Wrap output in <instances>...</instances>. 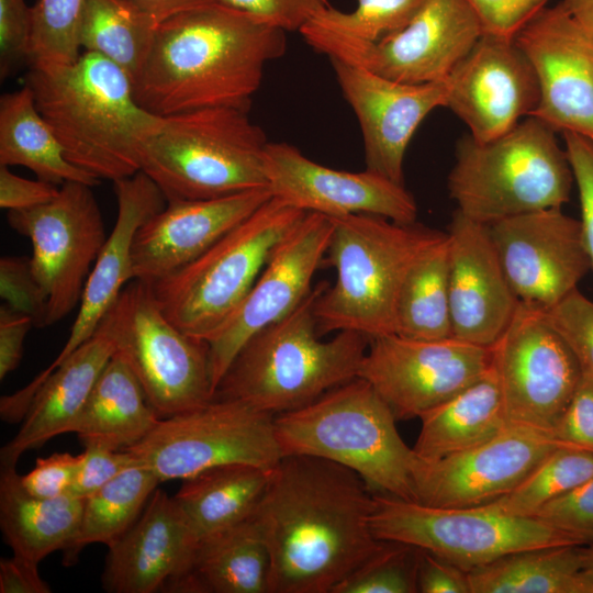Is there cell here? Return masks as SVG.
Segmentation results:
<instances>
[{
  "label": "cell",
  "instance_id": "cell-1",
  "mask_svg": "<svg viewBox=\"0 0 593 593\" xmlns=\"http://www.w3.org/2000/svg\"><path fill=\"white\" fill-rule=\"evenodd\" d=\"M376 493L355 471L306 455L271 470L249 517L270 555V593H333L384 545L371 530Z\"/></svg>",
  "mask_w": 593,
  "mask_h": 593
},
{
  "label": "cell",
  "instance_id": "cell-2",
  "mask_svg": "<svg viewBox=\"0 0 593 593\" xmlns=\"http://www.w3.org/2000/svg\"><path fill=\"white\" fill-rule=\"evenodd\" d=\"M287 32L221 1L160 22L133 80L137 103L157 116L204 108L249 111Z\"/></svg>",
  "mask_w": 593,
  "mask_h": 593
},
{
  "label": "cell",
  "instance_id": "cell-3",
  "mask_svg": "<svg viewBox=\"0 0 593 593\" xmlns=\"http://www.w3.org/2000/svg\"><path fill=\"white\" fill-rule=\"evenodd\" d=\"M25 85L74 165L113 182L139 171L141 146L161 116L137 103L122 68L82 52L67 66L31 68Z\"/></svg>",
  "mask_w": 593,
  "mask_h": 593
},
{
  "label": "cell",
  "instance_id": "cell-4",
  "mask_svg": "<svg viewBox=\"0 0 593 593\" xmlns=\"http://www.w3.org/2000/svg\"><path fill=\"white\" fill-rule=\"evenodd\" d=\"M322 282L288 315L238 351L213 399L244 401L272 415L303 407L358 377L369 338L350 331L320 339L314 302Z\"/></svg>",
  "mask_w": 593,
  "mask_h": 593
},
{
  "label": "cell",
  "instance_id": "cell-5",
  "mask_svg": "<svg viewBox=\"0 0 593 593\" xmlns=\"http://www.w3.org/2000/svg\"><path fill=\"white\" fill-rule=\"evenodd\" d=\"M329 219L323 265L335 269L336 279L314 302L318 333L350 331L369 339L395 334L404 279L417 258L446 233L370 214Z\"/></svg>",
  "mask_w": 593,
  "mask_h": 593
},
{
  "label": "cell",
  "instance_id": "cell-6",
  "mask_svg": "<svg viewBox=\"0 0 593 593\" xmlns=\"http://www.w3.org/2000/svg\"><path fill=\"white\" fill-rule=\"evenodd\" d=\"M395 422L373 387L357 377L303 407L276 415L275 432L283 456L336 462L359 474L374 493L414 501L416 457Z\"/></svg>",
  "mask_w": 593,
  "mask_h": 593
},
{
  "label": "cell",
  "instance_id": "cell-7",
  "mask_svg": "<svg viewBox=\"0 0 593 593\" xmlns=\"http://www.w3.org/2000/svg\"><path fill=\"white\" fill-rule=\"evenodd\" d=\"M249 111L219 107L161 116L139 149V171L167 202L225 197L268 187V144Z\"/></svg>",
  "mask_w": 593,
  "mask_h": 593
},
{
  "label": "cell",
  "instance_id": "cell-8",
  "mask_svg": "<svg viewBox=\"0 0 593 593\" xmlns=\"http://www.w3.org/2000/svg\"><path fill=\"white\" fill-rule=\"evenodd\" d=\"M555 133L530 115L489 142L462 136L447 179L456 210L489 225L518 214L562 208L574 179Z\"/></svg>",
  "mask_w": 593,
  "mask_h": 593
},
{
  "label": "cell",
  "instance_id": "cell-9",
  "mask_svg": "<svg viewBox=\"0 0 593 593\" xmlns=\"http://www.w3.org/2000/svg\"><path fill=\"white\" fill-rule=\"evenodd\" d=\"M306 212L271 197L201 255L149 283L167 318L208 342L245 299L275 246Z\"/></svg>",
  "mask_w": 593,
  "mask_h": 593
},
{
  "label": "cell",
  "instance_id": "cell-10",
  "mask_svg": "<svg viewBox=\"0 0 593 593\" xmlns=\"http://www.w3.org/2000/svg\"><path fill=\"white\" fill-rule=\"evenodd\" d=\"M97 331L112 342L114 353L133 371L160 418L213 399L208 343L167 318L149 283L128 282Z\"/></svg>",
  "mask_w": 593,
  "mask_h": 593
},
{
  "label": "cell",
  "instance_id": "cell-11",
  "mask_svg": "<svg viewBox=\"0 0 593 593\" xmlns=\"http://www.w3.org/2000/svg\"><path fill=\"white\" fill-rule=\"evenodd\" d=\"M374 499L370 526L377 539L416 547L466 572L525 549L585 545L535 518L489 505L436 507L379 493Z\"/></svg>",
  "mask_w": 593,
  "mask_h": 593
},
{
  "label": "cell",
  "instance_id": "cell-12",
  "mask_svg": "<svg viewBox=\"0 0 593 593\" xmlns=\"http://www.w3.org/2000/svg\"><path fill=\"white\" fill-rule=\"evenodd\" d=\"M126 450L161 482L183 480L228 463L271 469L283 457L275 415L234 399H212L161 418L142 441Z\"/></svg>",
  "mask_w": 593,
  "mask_h": 593
},
{
  "label": "cell",
  "instance_id": "cell-13",
  "mask_svg": "<svg viewBox=\"0 0 593 593\" xmlns=\"http://www.w3.org/2000/svg\"><path fill=\"white\" fill-rule=\"evenodd\" d=\"M299 32L328 58L404 83L445 81L483 33L466 0H425L403 29L377 42L347 37L314 22Z\"/></svg>",
  "mask_w": 593,
  "mask_h": 593
},
{
  "label": "cell",
  "instance_id": "cell-14",
  "mask_svg": "<svg viewBox=\"0 0 593 593\" xmlns=\"http://www.w3.org/2000/svg\"><path fill=\"white\" fill-rule=\"evenodd\" d=\"M92 188L65 182L49 202L8 211L10 226L32 244V269L47 296L46 325L59 322L79 305L87 278L107 240Z\"/></svg>",
  "mask_w": 593,
  "mask_h": 593
},
{
  "label": "cell",
  "instance_id": "cell-15",
  "mask_svg": "<svg viewBox=\"0 0 593 593\" xmlns=\"http://www.w3.org/2000/svg\"><path fill=\"white\" fill-rule=\"evenodd\" d=\"M491 367L508 423L551 434L582 378L578 361L542 311L522 302L491 346Z\"/></svg>",
  "mask_w": 593,
  "mask_h": 593
},
{
  "label": "cell",
  "instance_id": "cell-16",
  "mask_svg": "<svg viewBox=\"0 0 593 593\" xmlns=\"http://www.w3.org/2000/svg\"><path fill=\"white\" fill-rule=\"evenodd\" d=\"M491 347L454 337L414 339L389 334L369 339L358 377L369 382L396 421L421 417L480 379Z\"/></svg>",
  "mask_w": 593,
  "mask_h": 593
},
{
  "label": "cell",
  "instance_id": "cell-17",
  "mask_svg": "<svg viewBox=\"0 0 593 593\" xmlns=\"http://www.w3.org/2000/svg\"><path fill=\"white\" fill-rule=\"evenodd\" d=\"M331 233L329 217L306 212L275 246L245 299L206 342L214 393L242 347L292 312L313 290Z\"/></svg>",
  "mask_w": 593,
  "mask_h": 593
},
{
  "label": "cell",
  "instance_id": "cell-18",
  "mask_svg": "<svg viewBox=\"0 0 593 593\" xmlns=\"http://www.w3.org/2000/svg\"><path fill=\"white\" fill-rule=\"evenodd\" d=\"M561 446L566 445L551 433L510 424L459 454L434 461L415 456L414 501L450 508L486 505L510 493Z\"/></svg>",
  "mask_w": 593,
  "mask_h": 593
},
{
  "label": "cell",
  "instance_id": "cell-19",
  "mask_svg": "<svg viewBox=\"0 0 593 593\" xmlns=\"http://www.w3.org/2000/svg\"><path fill=\"white\" fill-rule=\"evenodd\" d=\"M518 301L547 310L591 270L580 221L561 208L505 217L488 225Z\"/></svg>",
  "mask_w": 593,
  "mask_h": 593
},
{
  "label": "cell",
  "instance_id": "cell-20",
  "mask_svg": "<svg viewBox=\"0 0 593 593\" xmlns=\"http://www.w3.org/2000/svg\"><path fill=\"white\" fill-rule=\"evenodd\" d=\"M446 107L477 142L492 141L530 116L540 99L536 72L514 37L482 33L448 78Z\"/></svg>",
  "mask_w": 593,
  "mask_h": 593
},
{
  "label": "cell",
  "instance_id": "cell-21",
  "mask_svg": "<svg viewBox=\"0 0 593 593\" xmlns=\"http://www.w3.org/2000/svg\"><path fill=\"white\" fill-rule=\"evenodd\" d=\"M538 79L532 114L555 132L593 139V40L561 2L545 7L514 36Z\"/></svg>",
  "mask_w": 593,
  "mask_h": 593
},
{
  "label": "cell",
  "instance_id": "cell-22",
  "mask_svg": "<svg viewBox=\"0 0 593 593\" xmlns=\"http://www.w3.org/2000/svg\"><path fill=\"white\" fill-rule=\"evenodd\" d=\"M265 171L272 197L304 212L327 217L370 214L403 224L416 222L417 204L404 184L370 170L333 169L290 144L268 142Z\"/></svg>",
  "mask_w": 593,
  "mask_h": 593
},
{
  "label": "cell",
  "instance_id": "cell-23",
  "mask_svg": "<svg viewBox=\"0 0 593 593\" xmlns=\"http://www.w3.org/2000/svg\"><path fill=\"white\" fill-rule=\"evenodd\" d=\"M362 134L367 170L404 184L406 148L423 120L446 107L445 81L404 83L329 58Z\"/></svg>",
  "mask_w": 593,
  "mask_h": 593
},
{
  "label": "cell",
  "instance_id": "cell-24",
  "mask_svg": "<svg viewBox=\"0 0 593 593\" xmlns=\"http://www.w3.org/2000/svg\"><path fill=\"white\" fill-rule=\"evenodd\" d=\"M452 337L491 347L519 303L489 227L455 211L447 232Z\"/></svg>",
  "mask_w": 593,
  "mask_h": 593
},
{
  "label": "cell",
  "instance_id": "cell-25",
  "mask_svg": "<svg viewBox=\"0 0 593 593\" xmlns=\"http://www.w3.org/2000/svg\"><path fill=\"white\" fill-rule=\"evenodd\" d=\"M272 197L269 187L202 200L168 201L137 230L134 279L153 283L182 268Z\"/></svg>",
  "mask_w": 593,
  "mask_h": 593
},
{
  "label": "cell",
  "instance_id": "cell-26",
  "mask_svg": "<svg viewBox=\"0 0 593 593\" xmlns=\"http://www.w3.org/2000/svg\"><path fill=\"white\" fill-rule=\"evenodd\" d=\"M118 200L115 224L87 278L79 309L65 346L55 360L22 388L32 399L45 379L80 345L91 338L124 287L134 280L132 248L135 234L167 200L143 171L114 181Z\"/></svg>",
  "mask_w": 593,
  "mask_h": 593
},
{
  "label": "cell",
  "instance_id": "cell-27",
  "mask_svg": "<svg viewBox=\"0 0 593 593\" xmlns=\"http://www.w3.org/2000/svg\"><path fill=\"white\" fill-rule=\"evenodd\" d=\"M197 536L174 497L155 490L133 526L109 546L102 586L110 593H153L187 567Z\"/></svg>",
  "mask_w": 593,
  "mask_h": 593
},
{
  "label": "cell",
  "instance_id": "cell-28",
  "mask_svg": "<svg viewBox=\"0 0 593 593\" xmlns=\"http://www.w3.org/2000/svg\"><path fill=\"white\" fill-rule=\"evenodd\" d=\"M114 354L101 332L74 350L42 383L16 435L1 448L2 467L16 466L26 451L70 433L103 368Z\"/></svg>",
  "mask_w": 593,
  "mask_h": 593
},
{
  "label": "cell",
  "instance_id": "cell-29",
  "mask_svg": "<svg viewBox=\"0 0 593 593\" xmlns=\"http://www.w3.org/2000/svg\"><path fill=\"white\" fill-rule=\"evenodd\" d=\"M270 575L269 550L247 519L199 538L186 569L163 591L270 593Z\"/></svg>",
  "mask_w": 593,
  "mask_h": 593
},
{
  "label": "cell",
  "instance_id": "cell-30",
  "mask_svg": "<svg viewBox=\"0 0 593 593\" xmlns=\"http://www.w3.org/2000/svg\"><path fill=\"white\" fill-rule=\"evenodd\" d=\"M159 419L133 371L114 353L70 433H76L83 446L126 450L142 441Z\"/></svg>",
  "mask_w": 593,
  "mask_h": 593
},
{
  "label": "cell",
  "instance_id": "cell-31",
  "mask_svg": "<svg viewBox=\"0 0 593 593\" xmlns=\"http://www.w3.org/2000/svg\"><path fill=\"white\" fill-rule=\"evenodd\" d=\"M83 500L63 494L36 497L22 486L14 466L0 473V527L13 555L40 563L71 545L80 524Z\"/></svg>",
  "mask_w": 593,
  "mask_h": 593
},
{
  "label": "cell",
  "instance_id": "cell-32",
  "mask_svg": "<svg viewBox=\"0 0 593 593\" xmlns=\"http://www.w3.org/2000/svg\"><path fill=\"white\" fill-rule=\"evenodd\" d=\"M412 447L425 461L438 460L473 448L510 425L492 367L475 382L424 413Z\"/></svg>",
  "mask_w": 593,
  "mask_h": 593
},
{
  "label": "cell",
  "instance_id": "cell-33",
  "mask_svg": "<svg viewBox=\"0 0 593 593\" xmlns=\"http://www.w3.org/2000/svg\"><path fill=\"white\" fill-rule=\"evenodd\" d=\"M271 470L247 463L212 467L183 479L174 499L199 539L249 519Z\"/></svg>",
  "mask_w": 593,
  "mask_h": 593
},
{
  "label": "cell",
  "instance_id": "cell-34",
  "mask_svg": "<svg viewBox=\"0 0 593 593\" xmlns=\"http://www.w3.org/2000/svg\"><path fill=\"white\" fill-rule=\"evenodd\" d=\"M0 165L26 167L37 179L53 184L76 181L94 187L100 183L99 178L66 157L26 85L0 98Z\"/></svg>",
  "mask_w": 593,
  "mask_h": 593
},
{
  "label": "cell",
  "instance_id": "cell-35",
  "mask_svg": "<svg viewBox=\"0 0 593 593\" xmlns=\"http://www.w3.org/2000/svg\"><path fill=\"white\" fill-rule=\"evenodd\" d=\"M581 546L525 549L471 569L470 593H593L582 575Z\"/></svg>",
  "mask_w": 593,
  "mask_h": 593
},
{
  "label": "cell",
  "instance_id": "cell-36",
  "mask_svg": "<svg viewBox=\"0 0 593 593\" xmlns=\"http://www.w3.org/2000/svg\"><path fill=\"white\" fill-rule=\"evenodd\" d=\"M395 334L414 339L452 337L447 233L409 270L398 299Z\"/></svg>",
  "mask_w": 593,
  "mask_h": 593
},
{
  "label": "cell",
  "instance_id": "cell-37",
  "mask_svg": "<svg viewBox=\"0 0 593 593\" xmlns=\"http://www.w3.org/2000/svg\"><path fill=\"white\" fill-rule=\"evenodd\" d=\"M159 23L125 0H83L79 43L122 68L132 79L141 70Z\"/></svg>",
  "mask_w": 593,
  "mask_h": 593
},
{
  "label": "cell",
  "instance_id": "cell-38",
  "mask_svg": "<svg viewBox=\"0 0 593 593\" xmlns=\"http://www.w3.org/2000/svg\"><path fill=\"white\" fill-rule=\"evenodd\" d=\"M159 483L155 472L138 463L83 499L78 532L64 551V562L74 563L89 544L101 542L109 547L116 541L141 516Z\"/></svg>",
  "mask_w": 593,
  "mask_h": 593
},
{
  "label": "cell",
  "instance_id": "cell-39",
  "mask_svg": "<svg viewBox=\"0 0 593 593\" xmlns=\"http://www.w3.org/2000/svg\"><path fill=\"white\" fill-rule=\"evenodd\" d=\"M593 477V454L561 446L515 489L486 505L503 513L530 517L548 502Z\"/></svg>",
  "mask_w": 593,
  "mask_h": 593
},
{
  "label": "cell",
  "instance_id": "cell-40",
  "mask_svg": "<svg viewBox=\"0 0 593 593\" xmlns=\"http://www.w3.org/2000/svg\"><path fill=\"white\" fill-rule=\"evenodd\" d=\"M82 5L83 0H37L32 7L31 68L67 66L79 58Z\"/></svg>",
  "mask_w": 593,
  "mask_h": 593
},
{
  "label": "cell",
  "instance_id": "cell-41",
  "mask_svg": "<svg viewBox=\"0 0 593 593\" xmlns=\"http://www.w3.org/2000/svg\"><path fill=\"white\" fill-rule=\"evenodd\" d=\"M351 11L328 7L310 22L337 34L377 42L403 29L425 0H356Z\"/></svg>",
  "mask_w": 593,
  "mask_h": 593
},
{
  "label": "cell",
  "instance_id": "cell-42",
  "mask_svg": "<svg viewBox=\"0 0 593 593\" xmlns=\"http://www.w3.org/2000/svg\"><path fill=\"white\" fill-rule=\"evenodd\" d=\"M419 551L410 545L384 541L333 593H415Z\"/></svg>",
  "mask_w": 593,
  "mask_h": 593
},
{
  "label": "cell",
  "instance_id": "cell-43",
  "mask_svg": "<svg viewBox=\"0 0 593 593\" xmlns=\"http://www.w3.org/2000/svg\"><path fill=\"white\" fill-rule=\"evenodd\" d=\"M541 311L574 356L582 374L593 378V300L575 289Z\"/></svg>",
  "mask_w": 593,
  "mask_h": 593
},
{
  "label": "cell",
  "instance_id": "cell-44",
  "mask_svg": "<svg viewBox=\"0 0 593 593\" xmlns=\"http://www.w3.org/2000/svg\"><path fill=\"white\" fill-rule=\"evenodd\" d=\"M0 295L12 310L30 316L35 326H46L47 296L30 258L4 256L0 259Z\"/></svg>",
  "mask_w": 593,
  "mask_h": 593
},
{
  "label": "cell",
  "instance_id": "cell-45",
  "mask_svg": "<svg viewBox=\"0 0 593 593\" xmlns=\"http://www.w3.org/2000/svg\"><path fill=\"white\" fill-rule=\"evenodd\" d=\"M530 517L584 544L593 542V477L548 502Z\"/></svg>",
  "mask_w": 593,
  "mask_h": 593
},
{
  "label": "cell",
  "instance_id": "cell-46",
  "mask_svg": "<svg viewBox=\"0 0 593 593\" xmlns=\"http://www.w3.org/2000/svg\"><path fill=\"white\" fill-rule=\"evenodd\" d=\"M564 150L579 191L581 230L593 271V139L572 132L562 133Z\"/></svg>",
  "mask_w": 593,
  "mask_h": 593
},
{
  "label": "cell",
  "instance_id": "cell-47",
  "mask_svg": "<svg viewBox=\"0 0 593 593\" xmlns=\"http://www.w3.org/2000/svg\"><path fill=\"white\" fill-rule=\"evenodd\" d=\"M32 7L25 0H0V77L29 59Z\"/></svg>",
  "mask_w": 593,
  "mask_h": 593
},
{
  "label": "cell",
  "instance_id": "cell-48",
  "mask_svg": "<svg viewBox=\"0 0 593 593\" xmlns=\"http://www.w3.org/2000/svg\"><path fill=\"white\" fill-rule=\"evenodd\" d=\"M83 460L66 494L86 499L127 468L138 465L127 450L85 446Z\"/></svg>",
  "mask_w": 593,
  "mask_h": 593
},
{
  "label": "cell",
  "instance_id": "cell-49",
  "mask_svg": "<svg viewBox=\"0 0 593 593\" xmlns=\"http://www.w3.org/2000/svg\"><path fill=\"white\" fill-rule=\"evenodd\" d=\"M284 32L300 31L331 7L328 0H220Z\"/></svg>",
  "mask_w": 593,
  "mask_h": 593
},
{
  "label": "cell",
  "instance_id": "cell-50",
  "mask_svg": "<svg viewBox=\"0 0 593 593\" xmlns=\"http://www.w3.org/2000/svg\"><path fill=\"white\" fill-rule=\"evenodd\" d=\"M478 16L482 32L514 37L549 0H466Z\"/></svg>",
  "mask_w": 593,
  "mask_h": 593
},
{
  "label": "cell",
  "instance_id": "cell-51",
  "mask_svg": "<svg viewBox=\"0 0 593 593\" xmlns=\"http://www.w3.org/2000/svg\"><path fill=\"white\" fill-rule=\"evenodd\" d=\"M83 460V452L53 454L38 458L33 470L20 475L23 489L36 497H57L66 494Z\"/></svg>",
  "mask_w": 593,
  "mask_h": 593
},
{
  "label": "cell",
  "instance_id": "cell-52",
  "mask_svg": "<svg viewBox=\"0 0 593 593\" xmlns=\"http://www.w3.org/2000/svg\"><path fill=\"white\" fill-rule=\"evenodd\" d=\"M553 435L566 446L593 454V378L582 374Z\"/></svg>",
  "mask_w": 593,
  "mask_h": 593
},
{
  "label": "cell",
  "instance_id": "cell-53",
  "mask_svg": "<svg viewBox=\"0 0 593 593\" xmlns=\"http://www.w3.org/2000/svg\"><path fill=\"white\" fill-rule=\"evenodd\" d=\"M56 184L30 180L14 175L0 165V206L8 211L32 209L52 201L58 193Z\"/></svg>",
  "mask_w": 593,
  "mask_h": 593
},
{
  "label": "cell",
  "instance_id": "cell-54",
  "mask_svg": "<svg viewBox=\"0 0 593 593\" xmlns=\"http://www.w3.org/2000/svg\"><path fill=\"white\" fill-rule=\"evenodd\" d=\"M417 592L470 593L467 572L456 564L421 549Z\"/></svg>",
  "mask_w": 593,
  "mask_h": 593
},
{
  "label": "cell",
  "instance_id": "cell-55",
  "mask_svg": "<svg viewBox=\"0 0 593 593\" xmlns=\"http://www.w3.org/2000/svg\"><path fill=\"white\" fill-rule=\"evenodd\" d=\"M33 320L12 310L5 303L0 306V379H4L21 361L23 345Z\"/></svg>",
  "mask_w": 593,
  "mask_h": 593
},
{
  "label": "cell",
  "instance_id": "cell-56",
  "mask_svg": "<svg viewBox=\"0 0 593 593\" xmlns=\"http://www.w3.org/2000/svg\"><path fill=\"white\" fill-rule=\"evenodd\" d=\"M1 593H49V585L41 578L38 563L13 555L0 560Z\"/></svg>",
  "mask_w": 593,
  "mask_h": 593
},
{
  "label": "cell",
  "instance_id": "cell-57",
  "mask_svg": "<svg viewBox=\"0 0 593 593\" xmlns=\"http://www.w3.org/2000/svg\"><path fill=\"white\" fill-rule=\"evenodd\" d=\"M153 16L158 23L180 12L220 0H125Z\"/></svg>",
  "mask_w": 593,
  "mask_h": 593
},
{
  "label": "cell",
  "instance_id": "cell-58",
  "mask_svg": "<svg viewBox=\"0 0 593 593\" xmlns=\"http://www.w3.org/2000/svg\"><path fill=\"white\" fill-rule=\"evenodd\" d=\"M561 3L593 40V0H561Z\"/></svg>",
  "mask_w": 593,
  "mask_h": 593
},
{
  "label": "cell",
  "instance_id": "cell-59",
  "mask_svg": "<svg viewBox=\"0 0 593 593\" xmlns=\"http://www.w3.org/2000/svg\"><path fill=\"white\" fill-rule=\"evenodd\" d=\"M581 571L593 591V542L581 546Z\"/></svg>",
  "mask_w": 593,
  "mask_h": 593
}]
</instances>
